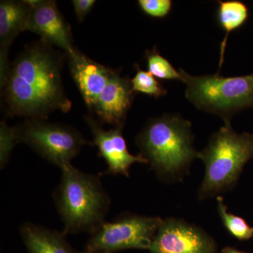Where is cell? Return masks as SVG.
I'll use <instances>...</instances> for the list:
<instances>
[{
    "instance_id": "20",
    "label": "cell",
    "mask_w": 253,
    "mask_h": 253,
    "mask_svg": "<svg viewBox=\"0 0 253 253\" xmlns=\"http://www.w3.org/2000/svg\"><path fill=\"white\" fill-rule=\"evenodd\" d=\"M138 4L143 12L154 18H164L172 9L171 0H139Z\"/></svg>"
},
{
    "instance_id": "12",
    "label": "cell",
    "mask_w": 253,
    "mask_h": 253,
    "mask_svg": "<svg viewBox=\"0 0 253 253\" xmlns=\"http://www.w3.org/2000/svg\"><path fill=\"white\" fill-rule=\"evenodd\" d=\"M70 71L86 106L93 110L113 70L95 62L77 49L67 55Z\"/></svg>"
},
{
    "instance_id": "22",
    "label": "cell",
    "mask_w": 253,
    "mask_h": 253,
    "mask_svg": "<svg viewBox=\"0 0 253 253\" xmlns=\"http://www.w3.org/2000/svg\"><path fill=\"white\" fill-rule=\"evenodd\" d=\"M222 253H246L231 247H226L222 250Z\"/></svg>"
},
{
    "instance_id": "13",
    "label": "cell",
    "mask_w": 253,
    "mask_h": 253,
    "mask_svg": "<svg viewBox=\"0 0 253 253\" xmlns=\"http://www.w3.org/2000/svg\"><path fill=\"white\" fill-rule=\"evenodd\" d=\"M31 6L26 1H0V63L8 62V49L14 38L26 31Z\"/></svg>"
},
{
    "instance_id": "16",
    "label": "cell",
    "mask_w": 253,
    "mask_h": 253,
    "mask_svg": "<svg viewBox=\"0 0 253 253\" xmlns=\"http://www.w3.org/2000/svg\"><path fill=\"white\" fill-rule=\"evenodd\" d=\"M217 210L223 224L230 234L240 241H246L253 237V228L242 217L228 212L223 198H217Z\"/></svg>"
},
{
    "instance_id": "15",
    "label": "cell",
    "mask_w": 253,
    "mask_h": 253,
    "mask_svg": "<svg viewBox=\"0 0 253 253\" xmlns=\"http://www.w3.org/2000/svg\"><path fill=\"white\" fill-rule=\"evenodd\" d=\"M217 20L218 24L225 32V37L220 44V59L217 73L220 72L224 61V53L228 38L231 32L236 31L247 22L249 9L247 5L238 0L218 1Z\"/></svg>"
},
{
    "instance_id": "19",
    "label": "cell",
    "mask_w": 253,
    "mask_h": 253,
    "mask_svg": "<svg viewBox=\"0 0 253 253\" xmlns=\"http://www.w3.org/2000/svg\"><path fill=\"white\" fill-rule=\"evenodd\" d=\"M17 136H16L15 127H10L2 121L0 128V166L1 169L4 168L9 161L10 155L14 147L15 144H17Z\"/></svg>"
},
{
    "instance_id": "7",
    "label": "cell",
    "mask_w": 253,
    "mask_h": 253,
    "mask_svg": "<svg viewBox=\"0 0 253 253\" xmlns=\"http://www.w3.org/2000/svg\"><path fill=\"white\" fill-rule=\"evenodd\" d=\"M163 219L124 213L105 221L91 234L82 253H113L126 249L149 250Z\"/></svg>"
},
{
    "instance_id": "18",
    "label": "cell",
    "mask_w": 253,
    "mask_h": 253,
    "mask_svg": "<svg viewBox=\"0 0 253 253\" xmlns=\"http://www.w3.org/2000/svg\"><path fill=\"white\" fill-rule=\"evenodd\" d=\"M136 69L135 76L131 80V87L134 92L154 96L156 99L167 94V89L151 73L143 71L139 66H136Z\"/></svg>"
},
{
    "instance_id": "8",
    "label": "cell",
    "mask_w": 253,
    "mask_h": 253,
    "mask_svg": "<svg viewBox=\"0 0 253 253\" xmlns=\"http://www.w3.org/2000/svg\"><path fill=\"white\" fill-rule=\"evenodd\" d=\"M216 246L200 228L181 219H164L158 228L151 253H215Z\"/></svg>"
},
{
    "instance_id": "3",
    "label": "cell",
    "mask_w": 253,
    "mask_h": 253,
    "mask_svg": "<svg viewBox=\"0 0 253 253\" xmlns=\"http://www.w3.org/2000/svg\"><path fill=\"white\" fill-rule=\"evenodd\" d=\"M191 123L178 115L151 120L136 138L141 155L162 177L177 175L197 158Z\"/></svg>"
},
{
    "instance_id": "14",
    "label": "cell",
    "mask_w": 253,
    "mask_h": 253,
    "mask_svg": "<svg viewBox=\"0 0 253 253\" xmlns=\"http://www.w3.org/2000/svg\"><path fill=\"white\" fill-rule=\"evenodd\" d=\"M21 237L29 253H76L63 233L31 222L20 227Z\"/></svg>"
},
{
    "instance_id": "9",
    "label": "cell",
    "mask_w": 253,
    "mask_h": 253,
    "mask_svg": "<svg viewBox=\"0 0 253 253\" xmlns=\"http://www.w3.org/2000/svg\"><path fill=\"white\" fill-rule=\"evenodd\" d=\"M31 6L26 31L39 35L42 42L64 50L66 55L76 51L69 25L63 19L55 1L26 0Z\"/></svg>"
},
{
    "instance_id": "6",
    "label": "cell",
    "mask_w": 253,
    "mask_h": 253,
    "mask_svg": "<svg viewBox=\"0 0 253 253\" xmlns=\"http://www.w3.org/2000/svg\"><path fill=\"white\" fill-rule=\"evenodd\" d=\"M18 143H25L37 154L60 169L71 165L84 145L89 144L71 126L48 123L45 120L28 119L15 126Z\"/></svg>"
},
{
    "instance_id": "4",
    "label": "cell",
    "mask_w": 253,
    "mask_h": 253,
    "mask_svg": "<svg viewBox=\"0 0 253 253\" xmlns=\"http://www.w3.org/2000/svg\"><path fill=\"white\" fill-rule=\"evenodd\" d=\"M206 171L201 198L214 196L234 186L243 168L253 158V134L238 133L224 125L211 136L206 149L198 152Z\"/></svg>"
},
{
    "instance_id": "21",
    "label": "cell",
    "mask_w": 253,
    "mask_h": 253,
    "mask_svg": "<svg viewBox=\"0 0 253 253\" xmlns=\"http://www.w3.org/2000/svg\"><path fill=\"white\" fill-rule=\"evenodd\" d=\"M72 3L78 21L82 22L86 15L90 12L96 1L94 0H73Z\"/></svg>"
},
{
    "instance_id": "2",
    "label": "cell",
    "mask_w": 253,
    "mask_h": 253,
    "mask_svg": "<svg viewBox=\"0 0 253 253\" xmlns=\"http://www.w3.org/2000/svg\"><path fill=\"white\" fill-rule=\"evenodd\" d=\"M61 180L53 194L63 224L62 233L91 234L106 221L111 199L94 174L82 172L72 164L62 168Z\"/></svg>"
},
{
    "instance_id": "1",
    "label": "cell",
    "mask_w": 253,
    "mask_h": 253,
    "mask_svg": "<svg viewBox=\"0 0 253 253\" xmlns=\"http://www.w3.org/2000/svg\"><path fill=\"white\" fill-rule=\"evenodd\" d=\"M51 46L34 44L9 65L1 87L10 116L46 120L55 111L71 110L61 80L62 59Z\"/></svg>"
},
{
    "instance_id": "5",
    "label": "cell",
    "mask_w": 253,
    "mask_h": 253,
    "mask_svg": "<svg viewBox=\"0 0 253 253\" xmlns=\"http://www.w3.org/2000/svg\"><path fill=\"white\" fill-rule=\"evenodd\" d=\"M186 84L185 96L196 109L222 118L231 124L236 113L253 108V74L224 77L214 75L194 76L179 69Z\"/></svg>"
},
{
    "instance_id": "17",
    "label": "cell",
    "mask_w": 253,
    "mask_h": 253,
    "mask_svg": "<svg viewBox=\"0 0 253 253\" xmlns=\"http://www.w3.org/2000/svg\"><path fill=\"white\" fill-rule=\"evenodd\" d=\"M145 57L147 63L148 71L155 78L168 81H181L180 72L176 71L168 59L161 56L156 47L146 51Z\"/></svg>"
},
{
    "instance_id": "10",
    "label": "cell",
    "mask_w": 253,
    "mask_h": 253,
    "mask_svg": "<svg viewBox=\"0 0 253 253\" xmlns=\"http://www.w3.org/2000/svg\"><path fill=\"white\" fill-rule=\"evenodd\" d=\"M85 121L90 128L94 142L97 146L99 155L107 164V169L101 173V175L122 174L129 176V169L134 163H145L148 161L141 154H130L128 151L126 139L123 135V126H116L110 130H105L99 123L89 116H86Z\"/></svg>"
},
{
    "instance_id": "11",
    "label": "cell",
    "mask_w": 253,
    "mask_h": 253,
    "mask_svg": "<svg viewBox=\"0 0 253 253\" xmlns=\"http://www.w3.org/2000/svg\"><path fill=\"white\" fill-rule=\"evenodd\" d=\"M134 93L129 78L122 77L119 72L113 70L93 111L102 122L123 126L126 114L132 105Z\"/></svg>"
}]
</instances>
